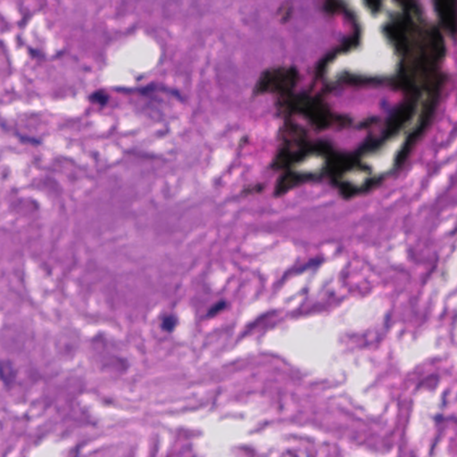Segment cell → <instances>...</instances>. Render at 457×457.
Masks as SVG:
<instances>
[{"label": "cell", "mask_w": 457, "mask_h": 457, "mask_svg": "<svg viewBox=\"0 0 457 457\" xmlns=\"http://www.w3.org/2000/svg\"><path fill=\"white\" fill-rule=\"evenodd\" d=\"M436 8L445 28L455 33L457 29V0H436Z\"/></svg>", "instance_id": "cell-1"}, {"label": "cell", "mask_w": 457, "mask_h": 457, "mask_svg": "<svg viewBox=\"0 0 457 457\" xmlns=\"http://www.w3.org/2000/svg\"><path fill=\"white\" fill-rule=\"evenodd\" d=\"M109 97L108 94L104 91H97L93 93H91L89 100L91 103L93 104H100L101 106H104L105 104L108 103Z\"/></svg>", "instance_id": "cell-3"}, {"label": "cell", "mask_w": 457, "mask_h": 457, "mask_svg": "<svg viewBox=\"0 0 457 457\" xmlns=\"http://www.w3.org/2000/svg\"><path fill=\"white\" fill-rule=\"evenodd\" d=\"M178 325V317L175 314H167L163 317L161 322L162 330L168 333H172Z\"/></svg>", "instance_id": "cell-2"}, {"label": "cell", "mask_w": 457, "mask_h": 457, "mask_svg": "<svg viewBox=\"0 0 457 457\" xmlns=\"http://www.w3.org/2000/svg\"><path fill=\"white\" fill-rule=\"evenodd\" d=\"M227 303L225 301H220L218 303L214 304L213 306H211V308L209 309L208 312H207V316L208 317H213L214 315H216L218 312H221L222 310H223L224 308L226 307Z\"/></svg>", "instance_id": "cell-4"}]
</instances>
